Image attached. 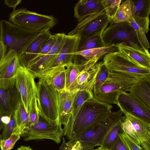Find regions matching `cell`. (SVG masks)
Instances as JSON below:
<instances>
[{
	"label": "cell",
	"instance_id": "obj_1",
	"mask_svg": "<svg viewBox=\"0 0 150 150\" xmlns=\"http://www.w3.org/2000/svg\"><path fill=\"white\" fill-rule=\"evenodd\" d=\"M113 106L100 102L93 97L83 104L76 117L64 125V136L74 142L83 133L107 117Z\"/></svg>",
	"mask_w": 150,
	"mask_h": 150
},
{
	"label": "cell",
	"instance_id": "obj_2",
	"mask_svg": "<svg viewBox=\"0 0 150 150\" xmlns=\"http://www.w3.org/2000/svg\"><path fill=\"white\" fill-rule=\"evenodd\" d=\"M43 31L28 30L6 20H2L0 22V40L5 47L6 54L13 50L18 57Z\"/></svg>",
	"mask_w": 150,
	"mask_h": 150
},
{
	"label": "cell",
	"instance_id": "obj_3",
	"mask_svg": "<svg viewBox=\"0 0 150 150\" xmlns=\"http://www.w3.org/2000/svg\"><path fill=\"white\" fill-rule=\"evenodd\" d=\"M36 84L37 102L40 116L51 124H61L59 117L58 91L41 78H39Z\"/></svg>",
	"mask_w": 150,
	"mask_h": 150
},
{
	"label": "cell",
	"instance_id": "obj_4",
	"mask_svg": "<svg viewBox=\"0 0 150 150\" xmlns=\"http://www.w3.org/2000/svg\"><path fill=\"white\" fill-rule=\"evenodd\" d=\"M130 74L109 72L108 77L99 91L93 95L101 102L108 105L115 104L117 96L128 91L130 88L139 81Z\"/></svg>",
	"mask_w": 150,
	"mask_h": 150
},
{
	"label": "cell",
	"instance_id": "obj_5",
	"mask_svg": "<svg viewBox=\"0 0 150 150\" xmlns=\"http://www.w3.org/2000/svg\"><path fill=\"white\" fill-rule=\"evenodd\" d=\"M103 62L109 72L130 74L140 80H150V68L142 65L120 50L106 54Z\"/></svg>",
	"mask_w": 150,
	"mask_h": 150
},
{
	"label": "cell",
	"instance_id": "obj_6",
	"mask_svg": "<svg viewBox=\"0 0 150 150\" xmlns=\"http://www.w3.org/2000/svg\"><path fill=\"white\" fill-rule=\"evenodd\" d=\"M9 21L28 30L37 31L50 30L56 22L52 16L40 14L23 8L13 11L10 14Z\"/></svg>",
	"mask_w": 150,
	"mask_h": 150
},
{
	"label": "cell",
	"instance_id": "obj_7",
	"mask_svg": "<svg viewBox=\"0 0 150 150\" xmlns=\"http://www.w3.org/2000/svg\"><path fill=\"white\" fill-rule=\"evenodd\" d=\"M123 114L120 110L112 111L107 117L80 135L76 141H79L83 147L100 146L111 128Z\"/></svg>",
	"mask_w": 150,
	"mask_h": 150
},
{
	"label": "cell",
	"instance_id": "obj_8",
	"mask_svg": "<svg viewBox=\"0 0 150 150\" xmlns=\"http://www.w3.org/2000/svg\"><path fill=\"white\" fill-rule=\"evenodd\" d=\"M122 111L124 115L121 122L123 131L145 150H150V123Z\"/></svg>",
	"mask_w": 150,
	"mask_h": 150
},
{
	"label": "cell",
	"instance_id": "obj_9",
	"mask_svg": "<svg viewBox=\"0 0 150 150\" xmlns=\"http://www.w3.org/2000/svg\"><path fill=\"white\" fill-rule=\"evenodd\" d=\"M35 78L26 68L19 65L16 76L15 86L28 113L37 103V88Z\"/></svg>",
	"mask_w": 150,
	"mask_h": 150
},
{
	"label": "cell",
	"instance_id": "obj_10",
	"mask_svg": "<svg viewBox=\"0 0 150 150\" xmlns=\"http://www.w3.org/2000/svg\"><path fill=\"white\" fill-rule=\"evenodd\" d=\"M101 36L105 46H116L122 42L129 45L133 42L142 47L137 32L128 23H110L104 30Z\"/></svg>",
	"mask_w": 150,
	"mask_h": 150
},
{
	"label": "cell",
	"instance_id": "obj_11",
	"mask_svg": "<svg viewBox=\"0 0 150 150\" xmlns=\"http://www.w3.org/2000/svg\"><path fill=\"white\" fill-rule=\"evenodd\" d=\"M110 22L105 9L96 12L79 22L67 35L79 39L95 35H101Z\"/></svg>",
	"mask_w": 150,
	"mask_h": 150
},
{
	"label": "cell",
	"instance_id": "obj_12",
	"mask_svg": "<svg viewBox=\"0 0 150 150\" xmlns=\"http://www.w3.org/2000/svg\"><path fill=\"white\" fill-rule=\"evenodd\" d=\"M62 125L51 124L40 116L38 121L30 125L20 136L25 141L46 139L59 144L64 133Z\"/></svg>",
	"mask_w": 150,
	"mask_h": 150
},
{
	"label": "cell",
	"instance_id": "obj_13",
	"mask_svg": "<svg viewBox=\"0 0 150 150\" xmlns=\"http://www.w3.org/2000/svg\"><path fill=\"white\" fill-rule=\"evenodd\" d=\"M16 52L11 50L0 61V88L4 90L15 86L16 75L20 65Z\"/></svg>",
	"mask_w": 150,
	"mask_h": 150
},
{
	"label": "cell",
	"instance_id": "obj_14",
	"mask_svg": "<svg viewBox=\"0 0 150 150\" xmlns=\"http://www.w3.org/2000/svg\"><path fill=\"white\" fill-rule=\"evenodd\" d=\"M115 104L121 111H125L150 123V108L129 92L119 94Z\"/></svg>",
	"mask_w": 150,
	"mask_h": 150
},
{
	"label": "cell",
	"instance_id": "obj_15",
	"mask_svg": "<svg viewBox=\"0 0 150 150\" xmlns=\"http://www.w3.org/2000/svg\"><path fill=\"white\" fill-rule=\"evenodd\" d=\"M101 62L92 63L84 67L67 90L71 91L78 89L87 91L93 94L96 79L100 69Z\"/></svg>",
	"mask_w": 150,
	"mask_h": 150
},
{
	"label": "cell",
	"instance_id": "obj_16",
	"mask_svg": "<svg viewBox=\"0 0 150 150\" xmlns=\"http://www.w3.org/2000/svg\"><path fill=\"white\" fill-rule=\"evenodd\" d=\"M57 41L50 51L43 57L34 62L27 69L36 78L48 68L59 53L65 40L66 35L56 34Z\"/></svg>",
	"mask_w": 150,
	"mask_h": 150
},
{
	"label": "cell",
	"instance_id": "obj_17",
	"mask_svg": "<svg viewBox=\"0 0 150 150\" xmlns=\"http://www.w3.org/2000/svg\"><path fill=\"white\" fill-rule=\"evenodd\" d=\"M51 34L50 30L40 33L19 57L20 65L27 68L32 64L38 57L43 45Z\"/></svg>",
	"mask_w": 150,
	"mask_h": 150
},
{
	"label": "cell",
	"instance_id": "obj_18",
	"mask_svg": "<svg viewBox=\"0 0 150 150\" xmlns=\"http://www.w3.org/2000/svg\"><path fill=\"white\" fill-rule=\"evenodd\" d=\"M79 40V38L76 35H66L59 53L49 68L66 66L73 62L75 53L77 52Z\"/></svg>",
	"mask_w": 150,
	"mask_h": 150
},
{
	"label": "cell",
	"instance_id": "obj_19",
	"mask_svg": "<svg viewBox=\"0 0 150 150\" xmlns=\"http://www.w3.org/2000/svg\"><path fill=\"white\" fill-rule=\"evenodd\" d=\"M118 50V47L115 46H107L76 52L74 54L73 62L83 68L92 62H98L107 54Z\"/></svg>",
	"mask_w": 150,
	"mask_h": 150
},
{
	"label": "cell",
	"instance_id": "obj_20",
	"mask_svg": "<svg viewBox=\"0 0 150 150\" xmlns=\"http://www.w3.org/2000/svg\"><path fill=\"white\" fill-rule=\"evenodd\" d=\"M21 100L20 95L15 86L7 90L0 88V114L1 116L11 117Z\"/></svg>",
	"mask_w": 150,
	"mask_h": 150
},
{
	"label": "cell",
	"instance_id": "obj_21",
	"mask_svg": "<svg viewBox=\"0 0 150 150\" xmlns=\"http://www.w3.org/2000/svg\"><path fill=\"white\" fill-rule=\"evenodd\" d=\"M66 68L65 65L49 68L38 77L44 79L50 84L58 92L66 89Z\"/></svg>",
	"mask_w": 150,
	"mask_h": 150
},
{
	"label": "cell",
	"instance_id": "obj_22",
	"mask_svg": "<svg viewBox=\"0 0 150 150\" xmlns=\"http://www.w3.org/2000/svg\"><path fill=\"white\" fill-rule=\"evenodd\" d=\"M79 90L76 89L70 91L66 89L58 92L59 120L62 125H64L70 117L73 103Z\"/></svg>",
	"mask_w": 150,
	"mask_h": 150
},
{
	"label": "cell",
	"instance_id": "obj_23",
	"mask_svg": "<svg viewBox=\"0 0 150 150\" xmlns=\"http://www.w3.org/2000/svg\"><path fill=\"white\" fill-rule=\"evenodd\" d=\"M116 46L119 50L124 52L140 64L150 68V54L148 49L133 42L130 43L129 45L122 42Z\"/></svg>",
	"mask_w": 150,
	"mask_h": 150
},
{
	"label": "cell",
	"instance_id": "obj_24",
	"mask_svg": "<svg viewBox=\"0 0 150 150\" xmlns=\"http://www.w3.org/2000/svg\"><path fill=\"white\" fill-rule=\"evenodd\" d=\"M102 0H80L74 7V17L79 23L92 14L105 9Z\"/></svg>",
	"mask_w": 150,
	"mask_h": 150
},
{
	"label": "cell",
	"instance_id": "obj_25",
	"mask_svg": "<svg viewBox=\"0 0 150 150\" xmlns=\"http://www.w3.org/2000/svg\"><path fill=\"white\" fill-rule=\"evenodd\" d=\"M128 91L150 108V80L139 81Z\"/></svg>",
	"mask_w": 150,
	"mask_h": 150
},
{
	"label": "cell",
	"instance_id": "obj_26",
	"mask_svg": "<svg viewBox=\"0 0 150 150\" xmlns=\"http://www.w3.org/2000/svg\"><path fill=\"white\" fill-rule=\"evenodd\" d=\"M135 12V7L133 0H126L120 5L112 23H129L134 17Z\"/></svg>",
	"mask_w": 150,
	"mask_h": 150
},
{
	"label": "cell",
	"instance_id": "obj_27",
	"mask_svg": "<svg viewBox=\"0 0 150 150\" xmlns=\"http://www.w3.org/2000/svg\"><path fill=\"white\" fill-rule=\"evenodd\" d=\"M14 114L16 125L12 134H18L21 135L25 132L30 125L28 113L26 111L21 100Z\"/></svg>",
	"mask_w": 150,
	"mask_h": 150
},
{
	"label": "cell",
	"instance_id": "obj_28",
	"mask_svg": "<svg viewBox=\"0 0 150 150\" xmlns=\"http://www.w3.org/2000/svg\"><path fill=\"white\" fill-rule=\"evenodd\" d=\"M105 46L101 35H95L79 39L77 52L101 48Z\"/></svg>",
	"mask_w": 150,
	"mask_h": 150
},
{
	"label": "cell",
	"instance_id": "obj_29",
	"mask_svg": "<svg viewBox=\"0 0 150 150\" xmlns=\"http://www.w3.org/2000/svg\"><path fill=\"white\" fill-rule=\"evenodd\" d=\"M121 118L113 125L100 146L106 150L110 149L117 139L119 134L123 131L121 125Z\"/></svg>",
	"mask_w": 150,
	"mask_h": 150
},
{
	"label": "cell",
	"instance_id": "obj_30",
	"mask_svg": "<svg viewBox=\"0 0 150 150\" xmlns=\"http://www.w3.org/2000/svg\"><path fill=\"white\" fill-rule=\"evenodd\" d=\"M149 17H134L129 23L137 32L139 39H141L146 37V34L149 30Z\"/></svg>",
	"mask_w": 150,
	"mask_h": 150
},
{
	"label": "cell",
	"instance_id": "obj_31",
	"mask_svg": "<svg viewBox=\"0 0 150 150\" xmlns=\"http://www.w3.org/2000/svg\"><path fill=\"white\" fill-rule=\"evenodd\" d=\"M93 97V94L90 92L83 90H79L74 99L73 105L71 115L68 121L74 119L79 113L84 103Z\"/></svg>",
	"mask_w": 150,
	"mask_h": 150
},
{
	"label": "cell",
	"instance_id": "obj_32",
	"mask_svg": "<svg viewBox=\"0 0 150 150\" xmlns=\"http://www.w3.org/2000/svg\"><path fill=\"white\" fill-rule=\"evenodd\" d=\"M135 5L136 12L134 17H149L150 12V0H133Z\"/></svg>",
	"mask_w": 150,
	"mask_h": 150
},
{
	"label": "cell",
	"instance_id": "obj_33",
	"mask_svg": "<svg viewBox=\"0 0 150 150\" xmlns=\"http://www.w3.org/2000/svg\"><path fill=\"white\" fill-rule=\"evenodd\" d=\"M66 67V88L67 89L75 81L81 69L79 66L73 62L67 65Z\"/></svg>",
	"mask_w": 150,
	"mask_h": 150
},
{
	"label": "cell",
	"instance_id": "obj_34",
	"mask_svg": "<svg viewBox=\"0 0 150 150\" xmlns=\"http://www.w3.org/2000/svg\"><path fill=\"white\" fill-rule=\"evenodd\" d=\"M122 1L121 0H102L103 5L110 24L113 22L114 17Z\"/></svg>",
	"mask_w": 150,
	"mask_h": 150
},
{
	"label": "cell",
	"instance_id": "obj_35",
	"mask_svg": "<svg viewBox=\"0 0 150 150\" xmlns=\"http://www.w3.org/2000/svg\"><path fill=\"white\" fill-rule=\"evenodd\" d=\"M109 71L103 62H101L100 70L96 76L93 91V95L100 90L106 80Z\"/></svg>",
	"mask_w": 150,
	"mask_h": 150
},
{
	"label": "cell",
	"instance_id": "obj_36",
	"mask_svg": "<svg viewBox=\"0 0 150 150\" xmlns=\"http://www.w3.org/2000/svg\"><path fill=\"white\" fill-rule=\"evenodd\" d=\"M57 39L56 34L54 35L51 34L43 45L38 57L33 63L46 55L55 45L57 42Z\"/></svg>",
	"mask_w": 150,
	"mask_h": 150
},
{
	"label": "cell",
	"instance_id": "obj_37",
	"mask_svg": "<svg viewBox=\"0 0 150 150\" xmlns=\"http://www.w3.org/2000/svg\"><path fill=\"white\" fill-rule=\"evenodd\" d=\"M18 134H12L8 138L1 139L0 141V148L1 150H11L12 149L16 142L20 138Z\"/></svg>",
	"mask_w": 150,
	"mask_h": 150
},
{
	"label": "cell",
	"instance_id": "obj_38",
	"mask_svg": "<svg viewBox=\"0 0 150 150\" xmlns=\"http://www.w3.org/2000/svg\"><path fill=\"white\" fill-rule=\"evenodd\" d=\"M16 125L14 112L11 116L9 123L5 125L3 129L1 134L2 139H6L9 138L12 133Z\"/></svg>",
	"mask_w": 150,
	"mask_h": 150
},
{
	"label": "cell",
	"instance_id": "obj_39",
	"mask_svg": "<svg viewBox=\"0 0 150 150\" xmlns=\"http://www.w3.org/2000/svg\"><path fill=\"white\" fill-rule=\"evenodd\" d=\"M120 135L129 150H145L137 145L123 131Z\"/></svg>",
	"mask_w": 150,
	"mask_h": 150
},
{
	"label": "cell",
	"instance_id": "obj_40",
	"mask_svg": "<svg viewBox=\"0 0 150 150\" xmlns=\"http://www.w3.org/2000/svg\"><path fill=\"white\" fill-rule=\"evenodd\" d=\"M30 125H33L38 121L40 117L37 102L32 107L28 113Z\"/></svg>",
	"mask_w": 150,
	"mask_h": 150
},
{
	"label": "cell",
	"instance_id": "obj_41",
	"mask_svg": "<svg viewBox=\"0 0 150 150\" xmlns=\"http://www.w3.org/2000/svg\"><path fill=\"white\" fill-rule=\"evenodd\" d=\"M120 134H119L117 139L110 150H129L120 137Z\"/></svg>",
	"mask_w": 150,
	"mask_h": 150
},
{
	"label": "cell",
	"instance_id": "obj_42",
	"mask_svg": "<svg viewBox=\"0 0 150 150\" xmlns=\"http://www.w3.org/2000/svg\"><path fill=\"white\" fill-rule=\"evenodd\" d=\"M21 1V0H5L4 3L9 7L12 8L14 11Z\"/></svg>",
	"mask_w": 150,
	"mask_h": 150
},
{
	"label": "cell",
	"instance_id": "obj_43",
	"mask_svg": "<svg viewBox=\"0 0 150 150\" xmlns=\"http://www.w3.org/2000/svg\"><path fill=\"white\" fill-rule=\"evenodd\" d=\"M6 54L5 47L2 42L0 40V61Z\"/></svg>",
	"mask_w": 150,
	"mask_h": 150
},
{
	"label": "cell",
	"instance_id": "obj_44",
	"mask_svg": "<svg viewBox=\"0 0 150 150\" xmlns=\"http://www.w3.org/2000/svg\"><path fill=\"white\" fill-rule=\"evenodd\" d=\"M11 117L8 116H4L1 117V120L5 125L8 124L11 120Z\"/></svg>",
	"mask_w": 150,
	"mask_h": 150
},
{
	"label": "cell",
	"instance_id": "obj_45",
	"mask_svg": "<svg viewBox=\"0 0 150 150\" xmlns=\"http://www.w3.org/2000/svg\"><path fill=\"white\" fill-rule=\"evenodd\" d=\"M62 143L60 147V150H68L69 149V147L67 146L64 138L63 137L62 138Z\"/></svg>",
	"mask_w": 150,
	"mask_h": 150
},
{
	"label": "cell",
	"instance_id": "obj_46",
	"mask_svg": "<svg viewBox=\"0 0 150 150\" xmlns=\"http://www.w3.org/2000/svg\"><path fill=\"white\" fill-rule=\"evenodd\" d=\"M16 150H33L29 146H21L18 148Z\"/></svg>",
	"mask_w": 150,
	"mask_h": 150
},
{
	"label": "cell",
	"instance_id": "obj_47",
	"mask_svg": "<svg viewBox=\"0 0 150 150\" xmlns=\"http://www.w3.org/2000/svg\"><path fill=\"white\" fill-rule=\"evenodd\" d=\"M1 116L0 114V131L3 128L5 124H4L1 120Z\"/></svg>",
	"mask_w": 150,
	"mask_h": 150
},
{
	"label": "cell",
	"instance_id": "obj_48",
	"mask_svg": "<svg viewBox=\"0 0 150 150\" xmlns=\"http://www.w3.org/2000/svg\"><path fill=\"white\" fill-rule=\"evenodd\" d=\"M95 150H106L105 149H104L101 146L98 147L96 149H95Z\"/></svg>",
	"mask_w": 150,
	"mask_h": 150
},
{
	"label": "cell",
	"instance_id": "obj_49",
	"mask_svg": "<svg viewBox=\"0 0 150 150\" xmlns=\"http://www.w3.org/2000/svg\"><path fill=\"white\" fill-rule=\"evenodd\" d=\"M1 139V134L0 133V141Z\"/></svg>",
	"mask_w": 150,
	"mask_h": 150
}]
</instances>
